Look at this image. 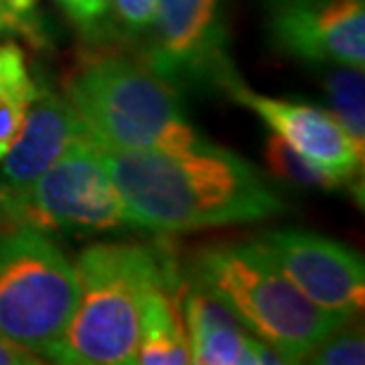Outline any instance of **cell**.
Masks as SVG:
<instances>
[{"instance_id": "obj_1", "label": "cell", "mask_w": 365, "mask_h": 365, "mask_svg": "<svg viewBox=\"0 0 365 365\" xmlns=\"http://www.w3.org/2000/svg\"><path fill=\"white\" fill-rule=\"evenodd\" d=\"M100 155L135 228L190 232L284 211L280 195L250 162L211 143L182 152L100 148Z\"/></svg>"}, {"instance_id": "obj_2", "label": "cell", "mask_w": 365, "mask_h": 365, "mask_svg": "<svg viewBox=\"0 0 365 365\" xmlns=\"http://www.w3.org/2000/svg\"><path fill=\"white\" fill-rule=\"evenodd\" d=\"M78 299L62 337L43 356L67 365H126L135 359L148 289L171 273L143 245H91L76 261Z\"/></svg>"}, {"instance_id": "obj_3", "label": "cell", "mask_w": 365, "mask_h": 365, "mask_svg": "<svg viewBox=\"0 0 365 365\" xmlns=\"http://www.w3.org/2000/svg\"><path fill=\"white\" fill-rule=\"evenodd\" d=\"M67 102L107 150L182 152L209 145L185 119L173 86L126 57H93L64 81Z\"/></svg>"}, {"instance_id": "obj_4", "label": "cell", "mask_w": 365, "mask_h": 365, "mask_svg": "<svg viewBox=\"0 0 365 365\" xmlns=\"http://www.w3.org/2000/svg\"><path fill=\"white\" fill-rule=\"evenodd\" d=\"M200 282L284 363L304 361L346 320L306 299L259 242L214 247L200 257Z\"/></svg>"}, {"instance_id": "obj_5", "label": "cell", "mask_w": 365, "mask_h": 365, "mask_svg": "<svg viewBox=\"0 0 365 365\" xmlns=\"http://www.w3.org/2000/svg\"><path fill=\"white\" fill-rule=\"evenodd\" d=\"M76 299V268L46 230L19 225L0 235L3 337L43 356L62 337Z\"/></svg>"}, {"instance_id": "obj_6", "label": "cell", "mask_w": 365, "mask_h": 365, "mask_svg": "<svg viewBox=\"0 0 365 365\" xmlns=\"http://www.w3.org/2000/svg\"><path fill=\"white\" fill-rule=\"evenodd\" d=\"M3 223L38 230H112L128 225V211L102 162L100 148L86 133L5 209Z\"/></svg>"}, {"instance_id": "obj_7", "label": "cell", "mask_w": 365, "mask_h": 365, "mask_svg": "<svg viewBox=\"0 0 365 365\" xmlns=\"http://www.w3.org/2000/svg\"><path fill=\"white\" fill-rule=\"evenodd\" d=\"M257 242L299 292L323 311L351 320L363 311L365 268L361 257L337 240L309 230H273Z\"/></svg>"}, {"instance_id": "obj_8", "label": "cell", "mask_w": 365, "mask_h": 365, "mask_svg": "<svg viewBox=\"0 0 365 365\" xmlns=\"http://www.w3.org/2000/svg\"><path fill=\"white\" fill-rule=\"evenodd\" d=\"M266 31L284 55L311 64H365V0H264Z\"/></svg>"}, {"instance_id": "obj_9", "label": "cell", "mask_w": 365, "mask_h": 365, "mask_svg": "<svg viewBox=\"0 0 365 365\" xmlns=\"http://www.w3.org/2000/svg\"><path fill=\"white\" fill-rule=\"evenodd\" d=\"M216 78L232 100L261 116L275 135H280L299 155L323 169L339 185L351 182L363 171V150L356 148V143L330 112L304 102L277 100L254 93L232 74L228 64L216 71Z\"/></svg>"}, {"instance_id": "obj_10", "label": "cell", "mask_w": 365, "mask_h": 365, "mask_svg": "<svg viewBox=\"0 0 365 365\" xmlns=\"http://www.w3.org/2000/svg\"><path fill=\"white\" fill-rule=\"evenodd\" d=\"M223 3L225 0H157L155 48L150 69L159 76L185 78L216 71L223 57Z\"/></svg>"}, {"instance_id": "obj_11", "label": "cell", "mask_w": 365, "mask_h": 365, "mask_svg": "<svg viewBox=\"0 0 365 365\" xmlns=\"http://www.w3.org/2000/svg\"><path fill=\"white\" fill-rule=\"evenodd\" d=\"M86 133L88 130L67 98L38 91L17 138L0 159V223L5 209Z\"/></svg>"}, {"instance_id": "obj_12", "label": "cell", "mask_w": 365, "mask_h": 365, "mask_svg": "<svg viewBox=\"0 0 365 365\" xmlns=\"http://www.w3.org/2000/svg\"><path fill=\"white\" fill-rule=\"evenodd\" d=\"M190 354L200 365H268L284 363L280 354L247 330L223 302L200 282L182 289Z\"/></svg>"}, {"instance_id": "obj_13", "label": "cell", "mask_w": 365, "mask_h": 365, "mask_svg": "<svg viewBox=\"0 0 365 365\" xmlns=\"http://www.w3.org/2000/svg\"><path fill=\"white\" fill-rule=\"evenodd\" d=\"M133 363L143 365H187L192 363L182 289L173 284V273L164 275L148 289L140 309V332Z\"/></svg>"}, {"instance_id": "obj_14", "label": "cell", "mask_w": 365, "mask_h": 365, "mask_svg": "<svg viewBox=\"0 0 365 365\" xmlns=\"http://www.w3.org/2000/svg\"><path fill=\"white\" fill-rule=\"evenodd\" d=\"M36 95L38 86L21 48L17 43H0V159L17 138Z\"/></svg>"}, {"instance_id": "obj_15", "label": "cell", "mask_w": 365, "mask_h": 365, "mask_svg": "<svg viewBox=\"0 0 365 365\" xmlns=\"http://www.w3.org/2000/svg\"><path fill=\"white\" fill-rule=\"evenodd\" d=\"M320 67L330 114L341 123L356 148L365 152V83L363 69L349 64H316Z\"/></svg>"}, {"instance_id": "obj_16", "label": "cell", "mask_w": 365, "mask_h": 365, "mask_svg": "<svg viewBox=\"0 0 365 365\" xmlns=\"http://www.w3.org/2000/svg\"><path fill=\"white\" fill-rule=\"evenodd\" d=\"M266 164L277 178L292 182V185L302 187H318V190H334L341 187L332 176H327L323 169H318L316 164L309 162L304 155L282 140L280 135H271L266 140Z\"/></svg>"}, {"instance_id": "obj_17", "label": "cell", "mask_w": 365, "mask_h": 365, "mask_svg": "<svg viewBox=\"0 0 365 365\" xmlns=\"http://www.w3.org/2000/svg\"><path fill=\"white\" fill-rule=\"evenodd\" d=\"M304 361L320 363V365H354V363L361 365L365 361V341L356 332L341 334L339 330H334Z\"/></svg>"}, {"instance_id": "obj_18", "label": "cell", "mask_w": 365, "mask_h": 365, "mask_svg": "<svg viewBox=\"0 0 365 365\" xmlns=\"http://www.w3.org/2000/svg\"><path fill=\"white\" fill-rule=\"evenodd\" d=\"M112 10L128 36H143L155 26L157 0H112Z\"/></svg>"}, {"instance_id": "obj_19", "label": "cell", "mask_w": 365, "mask_h": 365, "mask_svg": "<svg viewBox=\"0 0 365 365\" xmlns=\"http://www.w3.org/2000/svg\"><path fill=\"white\" fill-rule=\"evenodd\" d=\"M55 3L67 12V17L78 29L88 34L98 31L112 10V0H55Z\"/></svg>"}, {"instance_id": "obj_20", "label": "cell", "mask_w": 365, "mask_h": 365, "mask_svg": "<svg viewBox=\"0 0 365 365\" xmlns=\"http://www.w3.org/2000/svg\"><path fill=\"white\" fill-rule=\"evenodd\" d=\"M10 34H19L29 38L31 43H41L43 31L36 26V17L34 14H24L17 12L12 5H7L5 0H0V38Z\"/></svg>"}, {"instance_id": "obj_21", "label": "cell", "mask_w": 365, "mask_h": 365, "mask_svg": "<svg viewBox=\"0 0 365 365\" xmlns=\"http://www.w3.org/2000/svg\"><path fill=\"white\" fill-rule=\"evenodd\" d=\"M31 363H43L34 351H29L17 341L7 339L0 334V365H31Z\"/></svg>"}, {"instance_id": "obj_22", "label": "cell", "mask_w": 365, "mask_h": 365, "mask_svg": "<svg viewBox=\"0 0 365 365\" xmlns=\"http://www.w3.org/2000/svg\"><path fill=\"white\" fill-rule=\"evenodd\" d=\"M7 5H12L17 12H24V14H31L34 12V5L36 0H5Z\"/></svg>"}]
</instances>
